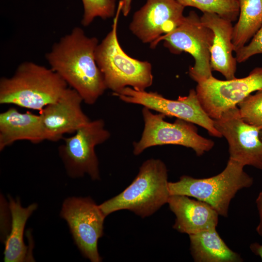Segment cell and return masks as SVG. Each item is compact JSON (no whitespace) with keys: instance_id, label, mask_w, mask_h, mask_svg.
<instances>
[{"instance_id":"obj_4","label":"cell","mask_w":262,"mask_h":262,"mask_svg":"<svg viewBox=\"0 0 262 262\" xmlns=\"http://www.w3.org/2000/svg\"><path fill=\"white\" fill-rule=\"evenodd\" d=\"M122 2L119 1L111 31L98 44L95 52L96 63L107 89L118 93L126 87L146 90L153 80L151 64L128 55L121 48L117 30Z\"/></svg>"},{"instance_id":"obj_20","label":"cell","mask_w":262,"mask_h":262,"mask_svg":"<svg viewBox=\"0 0 262 262\" xmlns=\"http://www.w3.org/2000/svg\"><path fill=\"white\" fill-rule=\"evenodd\" d=\"M239 14L233 27L234 51L246 45L262 26V0H237Z\"/></svg>"},{"instance_id":"obj_27","label":"cell","mask_w":262,"mask_h":262,"mask_svg":"<svg viewBox=\"0 0 262 262\" xmlns=\"http://www.w3.org/2000/svg\"><path fill=\"white\" fill-rule=\"evenodd\" d=\"M250 249L255 255L259 256L262 261V245L257 242L252 243Z\"/></svg>"},{"instance_id":"obj_3","label":"cell","mask_w":262,"mask_h":262,"mask_svg":"<svg viewBox=\"0 0 262 262\" xmlns=\"http://www.w3.org/2000/svg\"><path fill=\"white\" fill-rule=\"evenodd\" d=\"M168 171L160 159H149L143 163L136 177L121 193L103 202L99 207L107 216L122 210L142 218L149 216L167 203Z\"/></svg>"},{"instance_id":"obj_6","label":"cell","mask_w":262,"mask_h":262,"mask_svg":"<svg viewBox=\"0 0 262 262\" xmlns=\"http://www.w3.org/2000/svg\"><path fill=\"white\" fill-rule=\"evenodd\" d=\"M213 38L212 31L202 22L195 11H191L176 28L161 36L150 48L154 49L163 41L164 47L172 53L190 54L195 63L189 67V75L197 83L213 76L210 63Z\"/></svg>"},{"instance_id":"obj_22","label":"cell","mask_w":262,"mask_h":262,"mask_svg":"<svg viewBox=\"0 0 262 262\" xmlns=\"http://www.w3.org/2000/svg\"><path fill=\"white\" fill-rule=\"evenodd\" d=\"M117 0H82L83 14L81 20L82 26L87 27L96 17L107 19L115 16Z\"/></svg>"},{"instance_id":"obj_5","label":"cell","mask_w":262,"mask_h":262,"mask_svg":"<svg viewBox=\"0 0 262 262\" xmlns=\"http://www.w3.org/2000/svg\"><path fill=\"white\" fill-rule=\"evenodd\" d=\"M244 166L229 159L219 174L207 178H195L187 175L176 182H168L170 195H184L205 202L218 213L228 217L231 200L237 193L251 187L253 179L244 170Z\"/></svg>"},{"instance_id":"obj_25","label":"cell","mask_w":262,"mask_h":262,"mask_svg":"<svg viewBox=\"0 0 262 262\" xmlns=\"http://www.w3.org/2000/svg\"><path fill=\"white\" fill-rule=\"evenodd\" d=\"M256 203L259 212L260 221L256 228L258 234L262 237V191L260 192L256 200Z\"/></svg>"},{"instance_id":"obj_26","label":"cell","mask_w":262,"mask_h":262,"mask_svg":"<svg viewBox=\"0 0 262 262\" xmlns=\"http://www.w3.org/2000/svg\"><path fill=\"white\" fill-rule=\"evenodd\" d=\"M122 2L121 13L124 16H127L129 14L131 7L132 0H120Z\"/></svg>"},{"instance_id":"obj_12","label":"cell","mask_w":262,"mask_h":262,"mask_svg":"<svg viewBox=\"0 0 262 262\" xmlns=\"http://www.w3.org/2000/svg\"><path fill=\"white\" fill-rule=\"evenodd\" d=\"M213 120L216 129L228 141L229 159L244 166L262 170V141L259 135L262 127L245 122L237 106Z\"/></svg>"},{"instance_id":"obj_9","label":"cell","mask_w":262,"mask_h":262,"mask_svg":"<svg viewBox=\"0 0 262 262\" xmlns=\"http://www.w3.org/2000/svg\"><path fill=\"white\" fill-rule=\"evenodd\" d=\"M113 95L126 103L141 105L165 116L184 120L204 128L212 136L222 137L215 128L213 119L202 107L194 89L187 96H180L175 100L166 98L156 92L137 90L131 87Z\"/></svg>"},{"instance_id":"obj_18","label":"cell","mask_w":262,"mask_h":262,"mask_svg":"<svg viewBox=\"0 0 262 262\" xmlns=\"http://www.w3.org/2000/svg\"><path fill=\"white\" fill-rule=\"evenodd\" d=\"M9 200L12 224L10 233L5 241L4 261L5 262L33 261L30 249L24 242L23 235L26 223L37 205L33 203L23 208L18 198L14 199L9 196Z\"/></svg>"},{"instance_id":"obj_16","label":"cell","mask_w":262,"mask_h":262,"mask_svg":"<svg viewBox=\"0 0 262 262\" xmlns=\"http://www.w3.org/2000/svg\"><path fill=\"white\" fill-rule=\"evenodd\" d=\"M200 19L213 33L210 50L212 71L220 72L226 80L235 78L237 62L233 55L232 22L216 14L210 13H203Z\"/></svg>"},{"instance_id":"obj_23","label":"cell","mask_w":262,"mask_h":262,"mask_svg":"<svg viewBox=\"0 0 262 262\" xmlns=\"http://www.w3.org/2000/svg\"><path fill=\"white\" fill-rule=\"evenodd\" d=\"M237 106L240 116L245 122L262 127V90L248 95Z\"/></svg>"},{"instance_id":"obj_15","label":"cell","mask_w":262,"mask_h":262,"mask_svg":"<svg viewBox=\"0 0 262 262\" xmlns=\"http://www.w3.org/2000/svg\"><path fill=\"white\" fill-rule=\"evenodd\" d=\"M167 203L176 216L173 228L188 235L216 229L217 212L209 204L184 195H170Z\"/></svg>"},{"instance_id":"obj_11","label":"cell","mask_w":262,"mask_h":262,"mask_svg":"<svg viewBox=\"0 0 262 262\" xmlns=\"http://www.w3.org/2000/svg\"><path fill=\"white\" fill-rule=\"evenodd\" d=\"M262 90V67L254 68L246 77L225 81L213 76L197 83L196 93L200 104L213 119L219 118L227 110L252 92Z\"/></svg>"},{"instance_id":"obj_28","label":"cell","mask_w":262,"mask_h":262,"mask_svg":"<svg viewBox=\"0 0 262 262\" xmlns=\"http://www.w3.org/2000/svg\"><path fill=\"white\" fill-rule=\"evenodd\" d=\"M260 135V139L262 141V129L260 131V135Z\"/></svg>"},{"instance_id":"obj_2","label":"cell","mask_w":262,"mask_h":262,"mask_svg":"<svg viewBox=\"0 0 262 262\" xmlns=\"http://www.w3.org/2000/svg\"><path fill=\"white\" fill-rule=\"evenodd\" d=\"M68 86L51 68L24 62L13 76L0 79V104L41 111L56 101Z\"/></svg>"},{"instance_id":"obj_21","label":"cell","mask_w":262,"mask_h":262,"mask_svg":"<svg viewBox=\"0 0 262 262\" xmlns=\"http://www.w3.org/2000/svg\"><path fill=\"white\" fill-rule=\"evenodd\" d=\"M183 7L196 8L204 13H214L231 22L239 14L237 0H176Z\"/></svg>"},{"instance_id":"obj_19","label":"cell","mask_w":262,"mask_h":262,"mask_svg":"<svg viewBox=\"0 0 262 262\" xmlns=\"http://www.w3.org/2000/svg\"><path fill=\"white\" fill-rule=\"evenodd\" d=\"M190 250L196 262H241V256L230 249L216 229L189 235Z\"/></svg>"},{"instance_id":"obj_14","label":"cell","mask_w":262,"mask_h":262,"mask_svg":"<svg viewBox=\"0 0 262 262\" xmlns=\"http://www.w3.org/2000/svg\"><path fill=\"white\" fill-rule=\"evenodd\" d=\"M83 100L75 90L68 87L55 102L40 111L45 140L56 142L66 134H73L91 120L82 108Z\"/></svg>"},{"instance_id":"obj_10","label":"cell","mask_w":262,"mask_h":262,"mask_svg":"<svg viewBox=\"0 0 262 262\" xmlns=\"http://www.w3.org/2000/svg\"><path fill=\"white\" fill-rule=\"evenodd\" d=\"M67 223L76 245L84 257L92 262L102 259L98 242L103 235L106 217L90 197H72L64 202L60 213Z\"/></svg>"},{"instance_id":"obj_13","label":"cell","mask_w":262,"mask_h":262,"mask_svg":"<svg viewBox=\"0 0 262 262\" xmlns=\"http://www.w3.org/2000/svg\"><path fill=\"white\" fill-rule=\"evenodd\" d=\"M184 8L176 0H147L134 13L129 29L142 42L151 45L180 24Z\"/></svg>"},{"instance_id":"obj_1","label":"cell","mask_w":262,"mask_h":262,"mask_svg":"<svg viewBox=\"0 0 262 262\" xmlns=\"http://www.w3.org/2000/svg\"><path fill=\"white\" fill-rule=\"evenodd\" d=\"M98 44L96 37L88 36L76 27L55 43L46 54L50 68L88 105L94 104L107 89L95 60Z\"/></svg>"},{"instance_id":"obj_8","label":"cell","mask_w":262,"mask_h":262,"mask_svg":"<svg viewBox=\"0 0 262 262\" xmlns=\"http://www.w3.org/2000/svg\"><path fill=\"white\" fill-rule=\"evenodd\" d=\"M110 136L104 120L99 118L90 120L72 135L64 137L58 152L68 175L78 178L87 174L93 180H99V163L95 147Z\"/></svg>"},{"instance_id":"obj_7","label":"cell","mask_w":262,"mask_h":262,"mask_svg":"<svg viewBox=\"0 0 262 262\" xmlns=\"http://www.w3.org/2000/svg\"><path fill=\"white\" fill-rule=\"evenodd\" d=\"M149 109L142 110L144 128L140 139L133 143V153L139 155L146 149L164 145H180L193 149L197 156H202L214 146V142L197 132L194 124L177 118L173 123L164 120L163 114H153Z\"/></svg>"},{"instance_id":"obj_24","label":"cell","mask_w":262,"mask_h":262,"mask_svg":"<svg viewBox=\"0 0 262 262\" xmlns=\"http://www.w3.org/2000/svg\"><path fill=\"white\" fill-rule=\"evenodd\" d=\"M235 52L237 63L244 62L255 55L262 54V26L248 44Z\"/></svg>"},{"instance_id":"obj_17","label":"cell","mask_w":262,"mask_h":262,"mask_svg":"<svg viewBox=\"0 0 262 262\" xmlns=\"http://www.w3.org/2000/svg\"><path fill=\"white\" fill-rule=\"evenodd\" d=\"M21 140L33 144L45 141L41 117L10 107L0 114V151Z\"/></svg>"}]
</instances>
